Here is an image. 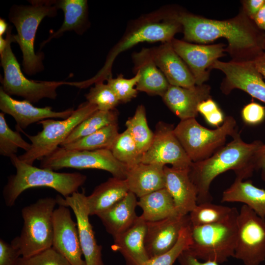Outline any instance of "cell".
I'll return each mask as SVG.
<instances>
[{
  "instance_id": "obj_1",
  "label": "cell",
  "mask_w": 265,
  "mask_h": 265,
  "mask_svg": "<svg viewBox=\"0 0 265 265\" xmlns=\"http://www.w3.org/2000/svg\"><path fill=\"white\" fill-rule=\"evenodd\" d=\"M173 17L181 25L186 41L206 43L226 39V51L233 61H252L264 52L265 34L261 33L243 10L232 19L222 21L175 11Z\"/></svg>"
},
{
  "instance_id": "obj_2",
  "label": "cell",
  "mask_w": 265,
  "mask_h": 265,
  "mask_svg": "<svg viewBox=\"0 0 265 265\" xmlns=\"http://www.w3.org/2000/svg\"><path fill=\"white\" fill-rule=\"evenodd\" d=\"M232 138V141L208 158L192 162L189 175L197 190V204L212 202L210 186L219 175L231 170L236 178L244 180L251 177L256 170V154L264 143L259 140L246 143L238 132Z\"/></svg>"
},
{
  "instance_id": "obj_3",
  "label": "cell",
  "mask_w": 265,
  "mask_h": 265,
  "mask_svg": "<svg viewBox=\"0 0 265 265\" xmlns=\"http://www.w3.org/2000/svg\"><path fill=\"white\" fill-rule=\"evenodd\" d=\"M174 11L161 9L132 21L122 37L110 51L103 68L93 78L84 81L85 87L112 78V67L118 55L143 42H169L181 31V25L173 17Z\"/></svg>"
},
{
  "instance_id": "obj_4",
  "label": "cell",
  "mask_w": 265,
  "mask_h": 265,
  "mask_svg": "<svg viewBox=\"0 0 265 265\" xmlns=\"http://www.w3.org/2000/svg\"><path fill=\"white\" fill-rule=\"evenodd\" d=\"M16 172L8 177L2 195L5 205L13 206L25 190L36 187L52 188L64 198L78 191L87 177L80 173H60L38 168L20 160L16 155L10 158Z\"/></svg>"
},
{
  "instance_id": "obj_5",
  "label": "cell",
  "mask_w": 265,
  "mask_h": 265,
  "mask_svg": "<svg viewBox=\"0 0 265 265\" xmlns=\"http://www.w3.org/2000/svg\"><path fill=\"white\" fill-rule=\"evenodd\" d=\"M30 5H14L10 9L8 19L16 27V42L22 53L23 70L33 75L44 69L43 53H36L34 41L36 33L42 20L46 17H54L58 10L55 0H32Z\"/></svg>"
},
{
  "instance_id": "obj_6",
  "label": "cell",
  "mask_w": 265,
  "mask_h": 265,
  "mask_svg": "<svg viewBox=\"0 0 265 265\" xmlns=\"http://www.w3.org/2000/svg\"><path fill=\"white\" fill-rule=\"evenodd\" d=\"M238 211L233 207L223 220L212 224L192 226V242L186 251L193 257L203 261L219 264L234 257L237 240V217Z\"/></svg>"
},
{
  "instance_id": "obj_7",
  "label": "cell",
  "mask_w": 265,
  "mask_h": 265,
  "mask_svg": "<svg viewBox=\"0 0 265 265\" xmlns=\"http://www.w3.org/2000/svg\"><path fill=\"white\" fill-rule=\"evenodd\" d=\"M56 198H40L24 207L21 211L24 225L20 236L11 243L24 258L30 257L52 247L53 214Z\"/></svg>"
},
{
  "instance_id": "obj_8",
  "label": "cell",
  "mask_w": 265,
  "mask_h": 265,
  "mask_svg": "<svg viewBox=\"0 0 265 265\" xmlns=\"http://www.w3.org/2000/svg\"><path fill=\"white\" fill-rule=\"evenodd\" d=\"M174 132L190 160L195 162L211 156L225 145L228 136L233 137L238 131L235 119L228 116L214 130L203 127L196 118L181 120Z\"/></svg>"
},
{
  "instance_id": "obj_9",
  "label": "cell",
  "mask_w": 265,
  "mask_h": 265,
  "mask_svg": "<svg viewBox=\"0 0 265 265\" xmlns=\"http://www.w3.org/2000/svg\"><path fill=\"white\" fill-rule=\"evenodd\" d=\"M11 26L6 31L7 44L0 53V65L4 76L1 79V87L8 95L24 98L31 103H37L43 98L55 99L57 88L67 84V82L38 81L27 79L24 75L16 56L12 52L11 43L16 42L14 35L11 34Z\"/></svg>"
},
{
  "instance_id": "obj_10",
  "label": "cell",
  "mask_w": 265,
  "mask_h": 265,
  "mask_svg": "<svg viewBox=\"0 0 265 265\" xmlns=\"http://www.w3.org/2000/svg\"><path fill=\"white\" fill-rule=\"evenodd\" d=\"M98 110L96 106L86 101L80 105L66 119H47L40 121L37 124L41 125L42 130L34 135L25 133L31 142V147L18 158L33 165L36 160H41L60 147L76 127Z\"/></svg>"
},
{
  "instance_id": "obj_11",
  "label": "cell",
  "mask_w": 265,
  "mask_h": 265,
  "mask_svg": "<svg viewBox=\"0 0 265 265\" xmlns=\"http://www.w3.org/2000/svg\"><path fill=\"white\" fill-rule=\"evenodd\" d=\"M40 167L53 171L64 168L100 169L123 179H126L129 169L115 158L109 149L77 150L60 146L41 159Z\"/></svg>"
},
{
  "instance_id": "obj_12",
  "label": "cell",
  "mask_w": 265,
  "mask_h": 265,
  "mask_svg": "<svg viewBox=\"0 0 265 265\" xmlns=\"http://www.w3.org/2000/svg\"><path fill=\"white\" fill-rule=\"evenodd\" d=\"M237 240L234 258L244 265H259L265 260V218L243 205L237 217Z\"/></svg>"
},
{
  "instance_id": "obj_13",
  "label": "cell",
  "mask_w": 265,
  "mask_h": 265,
  "mask_svg": "<svg viewBox=\"0 0 265 265\" xmlns=\"http://www.w3.org/2000/svg\"><path fill=\"white\" fill-rule=\"evenodd\" d=\"M174 129L173 125L162 121L157 124L153 141L143 155L141 162L190 168L192 161L176 136Z\"/></svg>"
},
{
  "instance_id": "obj_14",
  "label": "cell",
  "mask_w": 265,
  "mask_h": 265,
  "mask_svg": "<svg viewBox=\"0 0 265 265\" xmlns=\"http://www.w3.org/2000/svg\"><path fill=\"white\" fill-rule=\"evenodd\" d=\"M221 71L225 78L221 89L225 94L234 89L242 90L265 103V82L252 61L225 62L216 60L211 67Z\"/></svg>"
},
{
  "instance_id": "obj_15",
  "label": "cell",
  "mask_w": 265,
  "mask_h": 265,
  "mask_svg": "<svg viewBox=\"0 0 265 265\" xmlns=\"http://www.w3.org/2000/svg\"><path fill=\"white\" fill-rule=\"evenodd\" d=\"M86 197L84 191H77L65 198L57 196L55 198L57 204L71 208L74 213L86 265H104L102 259V247L97 244L93 227L89 221Z\"/></svg>"
},
{
  "instance_id": "obj_16",
  "label": "cell",
  "mask_w": 265,
  "mask_h": 265,
  "mask_svg": "<svg viewBox=\"0 0 265 265\" xmlns=\"http://www.w3.org/2000/svg\"><path fill=\"white\" fill-rule=\"evenodd\" d=\"M52 247L71 265H86L83 260L77 223L67 207L59 205L53 214Z\"/></svg>"
},
{
  "instance_id": "obj_17",
  "label": "cell",
  "mask_w": 265,
  "mask_h": 265,
  "mask_svg": "<svg viewBox=\"0 0 265 265\" xmlns=\"http://www.w3.org/2000/svg\"><path fill=\"white\" fill-rule=\"evenodd\" d=\"M171 43L191 71L196 85H202L208 80L209 74L207 69H211L218 58L224 55L226 51L223 44L196 45L174 38Z\"/></svg>"
},
{
  "instance_id": "obj_18",
  "label": "cell",
  "mask_w": 265,
  "mask_h": 265,
  "mask_svg": "<svg viewBox=\"0 0 265 265\" xmlns=\"http://www.w3.org/2000/svg\"><path fill=\"white\" fill-rule=\"evenodd\" d=\"M190 224L189 214L146 222L144 243L149 258L172 249L177 243L182 228Z\"/></svg>"
},
{
  "instance_id": "obj_19",
  "label": "cell",
  "mask_w": 265,
  "mask_h": 265,
  "mask_svg": "<svg viewBox=\"0 0 265 265\" xmlns=\"http://www.w3.org/2000/svg\"><path fill=\"white\" fill-rule=\"evenodd\" d=\"M0 109L4 114L11 115L17 123V130L23 131L31 124L47 119L61 118L69 117L75 110L70 108L61 111H55L51 106L37 107L26 100L19 101L7 94L0 87Z\"/></svg>"
},
{
  "instance_id": "obj_20",
  "label": "cell",
  "mask_w": 265,
  "mask_h": 265,
  "mask_svg": "<svg viewBox=\"0 0 265 265\" xmlns=\"http://www.w3.org/2000/svg\"><path fill=\"white\" fill-rule=\"evenodd\" d=\"M210 91V86L204 84L190 88L170 85L162 98L170 110L184 120L196 118L198 105L211 98Z\"/></svg>"
},
{
  "instance_id": "obj_21",
  "label": "cell",
  "mask_w": 265,
  "mask_h": 265,
  "mask_svg": "<svg viewBox=\"0 0 265 265\" xmlns=\"http://www.w3.org/2000/svg\"><path fill=\"white\" fill-rule=\"evenodd\" d=\"M156 65L170 85L185 88L196 85L194 78L188 67L174 51L171 41L151 48Z\"/></svg>"
},
{
  "instance_id": "obj_22",
  "label": "cell",
  "mask_w": 265,
  "mask_h": 265,
  "mask_svg": "<svg viewBox=\"0 0 265 265\" xmlns=\"http://www.w3.org/2000/svg\"><path fill=\"white\" fill-rule=\"evenodd\" d=\"M189 169L164 167L165 188L172 197L180 215L188 214L197 204V192L189 175Z\"/></svg>"
},
{
  "instance_id": "obj_23",
  "label": "cell",
  "mask_w": 265,
  "mask_h": 265,
  "mask_svg": "<svg viewBox=\"0 0 265 265\" xmlns=\"http://www.w3.org/2000/svg\"><path fill=\"white\" fill-rule=\"evenodd\" d=\"M134 73H138L139 80L136 88L149 95L161 97L170 84L153 59L151 48H143L132 54Z\"/></svg>"
},
{
  "instance_id": "obj_24",
  "label": "cell",
  "mask_w": 265,
  "mask_h": 265,
  "mask_svg": "<svg viewBox=\"0 0 265 265\" xmlns=\"http://www.w3.org/2000/svg\"><path fill=\"white\" fill-rule=\"evenodd\" d=\"M146 221L138 216L127 231L114 237L112 249L119 252L126 265H143L150 258L145 246Z\"/></svg>"
},
{
  "instance_id": "obj_25",
  "label": "cell",
  "mask_w": 265,
  "mask_h": 265,
  "mask_svg": "<svg viewBox=\"0 0 265 265\" xmlns=\"http://www.w3.org/2000/svg\"><path fill=\"white\" fill-rule=\"evenodd\" d=\"M137 206L136 196L129 191L122 200L97 216L107 232L114 238L134 224L138 217L135 212Z\"/></svg>"
},
{
  "instance_id": "obj_26",
  "label": "cell",
  "mask_w": 265,
  "mask_h": 265,
  "mask_svg": "<svg viewBox=\"0 0 265 265\" xmlns=\"http://www.w3.org/2000/svg\"><path fill=\"white\" fill-rule=\"evenodd\" d=\"M165 166L140 162L129 168L125 179L129 191L140 198L164 188Z\"/></svg>"
},
{
  "instance_id": "obj_27",
  "label": "cell",
  "mask_w": 265,
  "mask_h": 265,
  "mask_svg": "<svg viewBox=\"0 0 265 265\" xmlns=\"http://www.w3.org/2000/svg\"><path fill=\"white\" fill-rule=\"evenodd\" d=\"M58 9L64 13V19L61 27L41 44L44 46L51 40L58 38L66 31H74L79 35L82 34L89 26L87 1L86 0H55Z\"/></svg>"
},
{
  "instance_id": "obj_28",
  "label": "cell",
  "mask_w": 265,
  "mask_h": 265,
  "mask_svg": "<svg viewBox=\"0 0 265 265\" xmlns=\"http://www.w3.org/2000/svg\"><path fill=\"white\" fill-rule=\"evenodd\" d=\"M126 179L114 177L97 186L86 197L89 215H97L122 200L129 193Z\"/></svg>"
},
{
  "instance_id": "obj_29",
  "label": "cell",
  "mask_w": 265,
  "mask_h": 265,
  "mask_svg": "<svg viewBox=\"0 0 265 265\" xmlns=\"http://www.w3.org/2000/svg\"><path fill=\"white\" fill-rule=\"evenodd\" d=\"M221 202L241 203L265 218V189L256 186L250 180L235 178L231 186L223 191Z\"/></svg>"
},
{
  "instance_id": "obj_30",
  "label": "cell",
  "mask_w": 265,
  "mask_h": 265,
  "mask_svg": "<svg viewBox=\"0 0 265 265\" xmlns=\"http://www.w3.org/2000/svg\"><path fill=\"white\" fill-rule=\"evenodd\" d=\"M137 206L142 209L141 215L146 222L180 215L172 197L165 187L139 198Z\"/></svg>"
},
{
  "instance_id": "obj_31",
  "label": "cell",
  "mask_w": 265,
  "mask_h": 265,
  "mask_svg": "<svg viewBox=\"0 0 265 265\" xmlns=\"http://www.w3.org/2000/svg\"><path fill=\"white\" fill-rule=\"evenodd\" d=\"M117 123L107 125L86 136L60 146L69 150H110L119 134Z\"/></svg>"
},
{
  "instance_id": "obj_32",
  "label": "cell",
  "mask_w": 265,
  "mask_h": 265,
  "mask_svg": "<svg viewBox=\"0 0 265 265\" xmlns=\"http://www.w3.org/2000/svg\"><path fill=\"white\" fill-rule=\"evenodd\" d=\"M118 115V112L115 109L106 111H96L76 127L60 146L89 135L107 125L117 123Z\"/></svg>"
},
{
  "instance_id": "obj_33",
  "label": "cell",
  "mask_w": 265,
  "mask_h": 265,
  "mask_svg": "<svg viewBox=\"0 0 265 265\" xmlns=\"http://www.w3.org/2000/svg\"><path fill=\"white\" fill-rule=\"evenodd\" d=\"M125 125L140 152L143 155L150 147L154 135L148 126L143 105L137 106L134 115L126 121Z\"/></svg>"
},
{
  "instance_id": "obj_34",
  "label": "cell",
  "mask_w": 265,
  "mask_h": 265,
  "mask_svg": "<svg viewBox=\"0 0 265 265\" xmlns=\"http://www.w3.org/2000/svg\"><path fill=\"white\" fill-rule=\"evenodd\" d=\"M110 150L117 160L129 168L141 162L143 155L127 129L119 133Z\"/></svg>"
},
{
  "instance_id": "obj_35",
  "label": "cell",
  "mask_w": 265,
  "mask_h": 265,
  "mask_svg": "<svg viewBox=\"0 0 265 265\" xmlns=\"http://www.w3.org/2000/svg\"><path fill=\"white\" fill-rule=\"evenodd\" d=\"M232 209L212 202L197 204L188 214L191 224L197 226L219 222L228 216Z\"/></svg>"
},
{
  "instance_id": "obj_36",
  "label": "cell",
  "mask_w": 265,
  "mask_h": 265,
  "mask_svg": "<svg viewBox=\"0 0 265 265\" xmlns=\"http://www.w3.org/2000/svg\"><path fill=\"white\" fill-rule=\"evenodd\" d=\"M4 114L0 113V154L10 158L16 155L19 148L28 151L31 144L25 141L18 131H14L9 128Z\"/></svg>"
},
{
  "instance_id": "obj_37",
  "label": "cell",
  "mask_w": 265,
  "mask_h": 265,
  "mask_svg": "<svg viewBox=\"0 0 265 265\" xmlns=\"http://www.w3.org/2000/svg\"><path fill=\"white\" fill-rule=\"evenodd\" d=\"M191 242V224H190L182 228L179 239L172 249L150 258L143 265H173L181 254L188 249Z\"/></svg>"
},
{
  "instance_id": "obj_38",
  "label": "cell",
  "mask_w": 265,
  "mask_h": 265,
  "mask_svg": "<svg viewBox=\"0 0 265 265\" xmlns=\"http://www.w3.org/2000/svg\"><path fill=\"white\" fill-rule=\"evenodd\" d=\"M87 102L97 106L98 110L109 111L115 109L120 103L117 96L106 83L99 81L95 83L85 94Z\"/></svg>"
},
{
  "instance_id": "obj_39",
  "label": "cell",
  "mask_w": 265,
  "mask_h": 265,
  "mask_svg": "<svg viewBox=\"0 0 265 265\" xmlns=\"http://www.w3.org/2000/svg\"><path fill=\"white\" fill-rule=\"evenodd\" d=\"M140 75L135 73V76L131 79H126L120 74L117 78H110L107 80V84L110 86L117 96L120 103H126L135 98L138 91L134 87L139 80Z\"/></svg>"
},
{
  "instance_id": "obj_40",
  "label": "cell",
  "mask_w": 265,
  "mask_h": 265,
  "mask_svg": "<svg viewBox=\"0 0 265 265\" xmlns=\"http://www.w3.org/2000/svg\"><path fill=\"white\" fill-rule=\"evenodd\" d=\"M17 265H71L53 247L30 257H20Z\"/></svg>"
},
{
  "instance_id": "obj_41",
  "label": "cell",
  "mask_w": 265,
  "mask_h": 265,
  "mask_svg": "<svg viewBox=\"0 0 265 265\" xmlns=\"http://www.w3.org/2000/svg\"><path fill=\"white\" fill-rule=\"evenodd\" d=\"M243 121L249 125H256L265 119V107L260 104L252 102L243 107L241 111Z\"/></svg>"
},
{
  "instance_id": "obj_42",
  "label": "cell",
  "mask_w": 265,
  "mask_h": 265,
  "mask_svg": "<svg viewBox=\"0 0 265 265\" xmlns=\"http://www.w3.org/2000/svg\"><path fill=\"white\" fill-rule=\"evenodd\" d=\"M21 257L18 249L11 243L0 239V265H17Z\"/></svg>"
},
{
  "instance_id": "obj_43",
  "label": "cell",
  "mask_w": 265,
  "mask_h": 265,
  "mask_svg": "<svg viewBox=\"0 0 265 265\" xmlns=\"http://www.w3.org/2000/svg\"><path fill=\"white\" fill-rule=\"evenodd\" d=\"M265 2V0H246L243 1V10L253 21L254 17Z\"/></svg>"
},
{
  "instance_id": "obj_44",
  "label": "cell",
  "mask_w": 265,
  "mask_h": 265,
  "mask_svg": "<svg viewBox=\"0 0 265 265\" xmlns=\"http://www.w3.org/2000/svg\"><path fill=\"white\" fill-rule=\"evenodd\" d=\"M177 260L180 265H219L218 263L213 261H200L192 256L186 250L181 254Z\"/></svg>"
},
{
  "instance_id": "obj_45",
  "label": "cell",
  "mask_w": 265,
  "mask_h": 265,
  "mask_svg": "<svg viewBox=\"0 0 265 265\" xmlns=\"http://www.w3.org/2000/svg\"><path fill=\"white\" fill-rule=\"evenodd\" d=\"M261 171V178L265 181V144L257 151L256 158V170Z\"/></svg>"
},
{
  "instance_id": "obj_46",
  "label": "cell",
  "mask_w": 265,
  "mask_h": 265,
  "mask_svg": "<svg viewBox=\"0 0 265 265\" xmlns=\"http://www.w3.org/2000/svg\"><path fill=\"white\" fill-rule=\"evenodd\" d=\"M219 108L216 103L211 98L201 102L198 106V113L205 116Z\"/></svg>"
},
{
  "instance_id": "obj_47",
  "label": "cell",
  "mask_w": 265,
  "mask_h": 265,
  "mask_svg": "<svg viewBox=\"0 0 265 265\" xmlns=\"http://www.w3.org/2000/svg\"><path fill=\"white\" fill-rule=\"evenodd\" d=\"M204 117L208 123L217 127H219V125L223 123L225 120L223 114L220 108L204 116Z\"/></svg>"
},
{
  "instance_id": "obj_48",
  "label": "cell",
  "mask_w": 265,
  "mask_h": 265,
  "mask_svg": "<svg viewBox=\"0 0 265 265\" xmlns=\"http://www.w3.org/2000/svg\"><path fill=\"white\" fill-rule=\"evenodd\" d=\"M253 21L258 28L265 31V2L255 15Z\"/></svg>"
},
{
  "instance_id": "obj_49",
  "label": "cell",
  "mask_w": 265,
  "mask_h": 265,
  "mask_svg": "<svg viewBox=\"0 0 265 265\" xmlns=\"http://www.w3.org/2000/svg\"><path fill=\"white\" fill-rule=\"evenodd\" d=\"M252 61L257 70L265 78V52H264Z\"/></svg>"
},
{
  "instance_id": "obj_50",
  "label": "cell",
  "mask_w": 265,
  "mask_h": 265,
  "mask_svg": "<svg viewBox=\"0 0 265 265\" xmlns=\"http://www.w3.org/2000/svg\"><path fill=\"white\" fill-rule=\"evenodd\" d=\"M8 24L5 22V21L0 18V36H2V35L8 29Z\"/></svg>"
},
{
  "instance_id": "obj_51",
  "label": "cell",
  "mask_w": 265,
  "mask_h": 265,
  "mask_svg": "<svg viewBox=\"0 0 265 265\" xmlns=\"http://www.w3.org/2000/svg\"><path fill=\"white\" fill-rule=\"evenodd\" d=\"M7 44V39H4L2 36H0V53L5 49Z\"/></svg>"
},
{
  "instance_id": "obj_52",
  "label": "cell",
  "mask_w": 265,
  "mask_h": 265,
  "mask_svg": "<svg viewBox=\"0 0 265 265\" xmlns=\"http://www.w3.org/2000/svg\"><path fill=\"white\" fill-rule=\"evenodd\" d=\"M263 48L264 52H265V35L264 39Z\"/></svg>"
}]
</instances>
